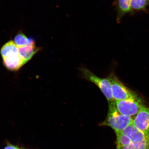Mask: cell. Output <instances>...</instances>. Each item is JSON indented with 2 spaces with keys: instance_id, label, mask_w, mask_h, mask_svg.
Here are the masks:
<instances>
[{
  "instance_id": "obj_14",
  "label": "cell",
  "mask_w": 149,
  "mask_h": 149,
  "mask_svg": "<svg viewBox=\"0 0 149 149\" xmlns=\"http://www.w3.org/2000/svg\"><path fill=\"white\" fill-rule=\"evenodd\" d=\"M149 3V0H130V6L131 9L139 10L144 8Z\"/></svg>"
},
{
  "instance_id": "obj_12",
  "label": "cell",
  "mask_w": 149,
  "mask_h": 149,
  "mask_svg": "<svg viewBox=\"0 0 149 149\" xmlns=\"http://www.w3.org/2000/svg\"><path fill=\"white\" fill-rule=\"evenodd\" d=\"M117 136L116 148H120L129 145L132 143L129 137L120 132L116 133Z\"/></svg>"
},
{
  "instance_id": "obj_2",
  "label": "cell",
  "mask_w": 149,
  "mask_h": 149,
  "mask_svg": "<svg viewBox=\"0 0 149 149\" xmlns=\"http://www.w3.org/2000/svg\"><path fill=\"white\" fill-rule=\"evenodd\" d=\"M80 70L83 79L92 82L99 88L108 102H115L112 94L111 83L108 77H99L88 69L84 67L80 68Z\"/></svg>"
},
{
  "instance_id": "obj_11",
  "label": "cell",
  "mask_w": 149,
  "mask_h": 149,
  "mask_svg": "<svg viewBox=\"0 0 149 149\" xmlns=\"http://www.w3.org/2000/svg\"><path fill=\"white\" fill-rule=\"evenodd\" d=\"M130 0H119L118 19L132 10L130 6Z\"/></svg>"
},
{
  "instance_id": "obj_8",
  "label": "cell",
  "mask_w": 149,
  "mask_h": 149,
  "mask_svg": "<svg viewBox=\"0 0 149 149\" xmlns=\"http://www.w3.org/2000/svg\"><path fill=\"white\" fill-rule=\"evenodd\" d=\"M40 50L35 45L18 47V53L25 64Z\"/></svg>"
},
{
  "instance_id": "obj_1",
  "label": "cell",
  "mask_w": 149,
  "mask_h": 149,
  "mask_svg": "<svg viewBox=\"0 0 149 149\" xmlns=\"http://www.w3.org/2000/svg\"><path fill=\"white\" fill-rule=\"evenodd\" d=\"M109 103V110L106 120L101 124L102 125L110 127L115 133L122 131L127 127L132 124V117L121 114L117 110L115 102Z\"/></svg>"
},
{
  "instance_id": "obj_4",
  "label": "cell",
  "mask_w": 149,
  "mask_h": 149,
  "mask_svg": "<svg viewBox=\"0 0 149 149\" xmlns=\"http://www.w3.org/2000/svg\"><path fill=\"white\" fill-rule=\"evenodd\" d=\"M115 105L121 114L131 117L136 115L143 106L139 99L115 101Z\"/></svg>"
},
{
  "instance_id": "obj_3",
  "label": "cell",
  "mask_w": 149,
  "mask_h": 149,
  "mask_svg": "<svg viewBox=\"0 0 149 149\" xmlns=\"http://www.w3.org/2000/svg\"><path fill=\"white\" fill-rule=\"evenodd\" d=\"M110 82L112 94L115 101L138 99L134 93L127 88L113 74L107 77Z\"/></svg>"
},
{
  "instance_id": "obj_10",
  "label": "cell",
  "mask_w": 149,
  "mask_h": 149,
  "mask_svg": "<svg viewBox=\"0 0 149 149\" xmlns=\"http://www.w3.org/2000/svg\"><path fill=\"white\" fill-rule=\"evenodd\" d=\"M14 42L18 47L35 44L33 39L28 38L22 32L18 33L15 37Z\"/></svg>"
},
{
  "instance_id": "obj_15",
  "label": "cell",
  "mask_w": 149,
  "mask_h": 149,
  "mask_svg": "<svg viewBox=\"0 0 149 149\" xmlns=\"http://www.w3.org/2000/svg\"><path fill=\"white\" fill-rule=\"evenodd\" d=\"M4 149H20L18 148L14 145H9L8 146H7Z\"/></svg>"
},
{
  "instance_id": "obj_13",
  "label": "cell",
  "mask_w": 149,
  "mask_h": 149,
  "mask_svg": "<svg viewBox=\"0 0 149 149\" xmlns=\"http://www.w3.org/2000/svg\"><path fill=\"white\" fill-rule=\"evenodd\" d=\"M116 149H149V138L141 142H132L127 146Z\"/></svg>"
},
{
  "instance_id": "obj_9",
  "label": "cell",
  "mask_w": 149,
  "mask_h": 149,
  "mask_svg": "<svg viewBox=\"0 0 149 149\" xmlns=\"http://www.w3.org/2000/svg\"><path fill=\"white\" fill-rule=\"evenodd\" d=\"M18 53V47L14 41L10 40L1 48V55L3 58L12 54Z\"/></svg>"
},
{
  "instance_id": "obj_6",
  "label": "cell",
  "mask_w": 149,
  "mask_h": 149,
  "mask_svg": "<svg viewBox=\"0 0 149 149\" xmlns=\"http://www.w3.org/2000/svg\"><path fill=\"white\" fill-rule=\"evenodd\" d=\"M120 132L129 137L132 143L141 142L149 138V133L140 131L132 124Z\"/></svg>"
},
{
  "instance_id": "obj_5",
  "label": "cell",
  "mask_w": 149,
  "mask_h": 149,
  "mask_svg": "<svg viewBox=\"0 0 149 149\" xmlns=\"http://www.w3.org/2000/svg\"><path fill=\"white\" fill-rule=\"evenodd\" d=\"M132 124L140 131L149 133V109L143 105L133 119Z\"/></svg>"
},
{
  "instance_id": "obj_7",
  "label": "cell",
  "mask_w": 149,
  "mask_h": 149,
  "mask_svg": "<svg viewBox=\"0 0 149 149\" xmlns=\"http://www.w3.org/2000/svg\"><path fill=\"white\" fill-rule=\"evenodd\" d=\"M3 59L6 68L11 71L17 70L25 64L18 53L9 55Z\"/></svg>"
}]
</instances>
